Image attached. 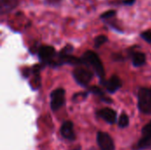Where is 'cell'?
<instances>
[{"instance_id":"6da1fadb","label":"cell","mask_w":151,"mask_h":150,"mask_svg":"<svg viewBox=\"0 0 151 150\" xmlns=\"http://www.w3.org/2000/svg\"><path fill=\"white\" fill-rule=\"evenodd\" d=\"M82 64L86 65L88 68H91L92 71L96 74V76L100 80V83L105 80V72L104 65L99 57V56L92 51V50H87L83 55L81 56Z\"/></svg>"},{"instance_id":"7a4b0ae2","label":"cell","mask_w":151,"mask_h":150,"mask_svg":"<svg viewBox=\"0 0 151 150\" xmlns=\"http://www.w3.org/2000/svg\"><path fill=\"white\" fill-rule=\"evenodd\" d=\"M36 52L40 61L44 65H52L58 56L54 47L49 45L39 46L38 48H36Z\"/></svg>"},{"instance_id":"3957f363","label":"cell","mask_w":151,"mask_h":150,"mask_svg":"<svg viewBox=\"0 0 151 150\" xmlns=\"http://www.w3.org/2000/svg\"><path fill=\"white\" fill-rule=\"evenodd\" d=\"M138 108L142 113L151 115V88H142L139 90Z\"/></svg>"},{"instance_id":"277c9868","label":"cell","mask_w":151,"mask_h":150,"mask_svg":"<svg viewBox=\"0 0 151 150\" xmlns=\"http://www.w3.org/2000/svg\"><path fill=\"white\" fill-rule=\"evenodd\" d=\"M73 76L75 81L81 87H88L93 78V71L88 68L77 67L73 72Z\"/></svg>"},{"instance_id":"5b68a950","label":"cell","mask_w":151,"mask_h":150,"mask_svg":"<svg viewBox=\"0 0 151 150\" xmlns=\"http://www.w3.org/2000/svg\"><path fill=\"white\" fill-rule=\"evenodd\" d=\"M142 138L133 150L151 149V121H150L142 130Z\"/></svg>"},{"instance_id":"8992f818","label":"cell","mask_w":151,"mask_h":150,"mask_svg":"<svg viewBox=\"0 0 151 150\" xmlns=\"http://www.w3.org/2000/svg\"><path fill=\"white\" fill-rule=\"evenodd\" d=\"M65 91L63 88H57L50 94V108L53 111L59 110L65 103Z\"/></svg>"},{"instance_id":"52a82bcc","label":"cell","mask_w":151,"mask_h":150,"mask_svg":"<svg viewBox=\"0 0 151 150\" xmlns=\"http://www.w3.org/2000/svg\"><path fill=\"white\" fill-rule=\"evenodd\" d=\"M96 141L101 150H115L114 141L107 133L98 132L96 135Z\"/></svg>"},{"instance_id":"ba28073f","label":"cell","mask_w":151,"mask_h":150,"mask_svg":"<svg viewBox=\"0 0 151 150\" xmlns=\"http://www.w3.org/2000/svg\"><path fill=\"white\" fill-rule=\"evenodd\" d=\"M101 85L104 86V88L110 94H114L116 91H118L121 88L122 82H121V80L118 76L113 75L109 80H105L103 82H101Z\"/></svg>"},{"instance_id":"9c48e42d","label":"cell","mask_w":151,"mask_h":150,"mask_svg":"<svg viewBox=\"0 0 151 150\" xmlns=\"http://www.w3.org/2000/svg\"><path fill=\"white\" fill-rule=\"evenodd\" d=\"M60 133L63 138L68 141H74L76 139V135L73 130V124L72 121H65L62 124L60 128Z\"/></svg>"},{"instance_id":"30bf717a","label":"cell","mask_w":151,"mask_h":150,"mask_svg":"<svg viewBox=\"0 0 151 150\" xmlns=\"http://www.w3.org/2000/svg\"><path fill=\"white\" fill-rule=\"evenodd\" d=\"M97 116L109 124H115L117 121V113L110 108H104L97 111Z\"/></svg>"},{"instance_id":"8fae6325","label":"cell","mask_w":151,"mask_h":150,"mask_svg":"<svg viewBox=\"0 0 151 150\" xmlns=\"http://www.w3.org/2000/svg\"><path fill=\"white\" fill-rule=\"evenodd\" d=\"M19 4V0H1L0 1V11L1 14L9 13L13 11Z\"/></svg>"},{"instance_id":"7c38bea8","label":"cell","mask_w":151,"mask_h":150,"mask_svg":"<svg viewBox=\"0 0 151 150\" xmlns=\"http://www.w3.org/2000/svg\"><path fill=\"white\" fill-rule=\"evenodd\" d=\"M133 65L135 67H139L143 65L146 63V56L144 53L140 51H133L131 53Z\"/></svg>"},{"instance_id":"4fadbf2b","label":"cell","mask_w":151,"mask_h":150,"mask_svg":"<svg viewBox=\"0 0 151 150\" xmlns=\"http://www.w3.org/2000/svg\"><path fill=\"white\" fill-rule=\"evenodd\" d=\"M89 92L92 93V94H94V95H97V96H99L100 99L103 102H104L106 103H112L111 99L110 97H107L105 95V94L104 93V91L99 87H97V86H92L91 88H89Z\"/></svg>"},{"instance_id":"5bb4252c","label":"cell","mask_w":151,"mask_h":150,"mask_svg":"<svg viewBox=\"0 0 151 150\" xmlns=\"http://www.w3.org/2000/svg\"><path fill=\"white\" fill-rule=\"evenodd\" d=\"M107 42H108V37L104 34H100V35L96 36L94 40L95 48H100L102 45H104Z\"/></svg>"},{"instance_id":"9a60e30c","label":"cell","mask_w":151,"mask_h":150,"mask_svg":"<svg viewBox=\"0 0 151 150\" xmlns=\"http://www.w3.org/2000/svg\"><path fill=\"white\" fill-rule=\"evenodd\" d=\"M129 125V118L126 113H123L120 115L119 119V126L120 128H125L128 126Z\"/></svg>"},{"instance_id":"2e32d148","label":"cell","mask_w":151,"mask_h":150,"mask_svg":"<svg viewBox=\"0 0 151 150\" xmlns=\"http://www.w3.org/2000/svg\"><path fill=\"white\" fill-rule=\"evenodd\" d=\"M116 14H117V11H116L115 10H109V11H106L103 12V13L100 15V19H103V20L109 19L114 17Z\"/></svg>"},{"instance_id":"e0dca14e","label":"cell","mask_w":151,"mask_h":150,"mask_svg":"<svg viewBox=\"0 0 151 150\" xmlns=\"http://www.w3.org/2000/svg\"><path fill=\"white\" fill-rule=\"evenodd\" d=\"M141 37L147 42L151 43V30H148V31H144L142 32L141 34Z\"/></svg>"},{"instance_id":"ac0fdd59","label":"cell","mask_w":151,"mask_h":150,"mask_svg":"<svg viewBox=\"0 0 151 150\" xmlns=\"http://www.w3.org/2000/svg\"><path fill=\"white\" fill-rule=\"evenodd\" d=\"M136 0H121L119 2H117L118 4H121V5H127V6H132L133 4H134Z\"/></svg>"},{"instance_id":"d6986e66","label":"cell","mask_w":151,"mask_h":150,"mask_svg":"<svg viewBox=\"0 0 151 150\" xmlns=\"http://www.w3.org/2000/svg\"><path fill=\"white\" fill-rule=\"evenodd\" d=\"M44 1L49 4H58L61 0H44Z\"/></svg>"}]
</instances>
